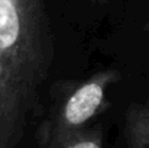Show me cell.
Instances as JSON below:
<instances>
[{
  "instance_id": "6da1fadb",
  "label": "cell",
  "mask_w": 149,
  "mask_h": 148,
  "mask_svg": "<svg viewBox=\"0 0 149 148\" xmlns=\"http://www.w3.org/2000/svg\"><path fill=\"white\" fill-rule=\"evenodd\" d=\"M51 61L45 0H0V148L13 145L38 103Z\"/></svg>"
},
{
  "instance_id": "7a4b0ae2",
  "label": "cell",
  "mask_w": 149,
  "mask_h": 148,
  "mask_svg": "<svg viewBox=\"0 0 149 148\" xmlns=\"http://www.w3.org/2000/svg\"><path fill=\"white\" fill-rule=\"evenodd\" d=\"M122 74L116 68H104L94 73L56 105L49 122L44 128L42 142L54 148L68 137L87 128V123L110 107L109 90L119 83Z\"/></svg>"
},
{
  "instance_id": "3957f363",
  "label": "cell",
  "mask_w": 149,
  "mask_h": 148,
  "mask_svg": "<svg viewBox=\"0 0 149 148\" xmlns=\"http://www.w3.org/2000/svg\"><path fill=\"white\" fill-rule=\"evenodd\" d=\"M127 148H149V99L133 103L125 116Z\"/></svg>"
},
{
  "instance_id": "277c9868",
  "label": "cell",
  "mask_w": 149,
  "mask_h": 148,
  "mask_svg": "<svg viewBox=\"0 0 149 148\" xmlns=\"http://www.w3.org/2000/svg\"><path fill=\"white\" fill-rule=\"evenodd\" d=\"M54 148H103V131L100 128H86Z\"/></svg>"
},
{
  "instance_id": "5b68a950",
  "label": "cell",
  "mask_w": 149,
  "mask_h": 148,
  "mask_svg": "<svg viewBox=\"0 0 149 148\" xmlns=\"http://www.w3.org/2000/svg\"><path fill=\"white\" fill-rule=\"evenodd\" d=\"M145 29H146V31H148V32H149V20H148V22H146V25H145Z\"/></svg>"
},
{
  "instance_id": "8992f818",
  "label": "cell",
  "mask_w": 149,
  "mask_h": 148,
  "mask_svg": "<svg viewBox=\"0 0 149 148\" xmlns=\"http://www.w3.org/2000/svg\"><path fill=\"white\" fill-rule=\"evenodd\" d=\"M99 1H106V0H99Z\"/></svg>"
}]
</instances>
